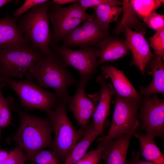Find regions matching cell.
Wrapping results in <instances>:
<instances>
[{
  "instance_id": "cell-1",
  "label": "cell",
  "mask_w": 164,
  "mask_h": 164,
  "mask_svg": "<svg viewBox=\"0 0 164 164\" xmlns=\"http://www.w3.org/2000/svg\"><path fill=\"white\" fill-rule=\"evenodd\" d=\"M67 67L60 56L50 50L26 75V79L36 80L42 87L53 89L56 94L67 104L70 97L68 89L78 83Z\"/></svg>"
},
{
  "instance_id": "cell-2",
  "label": "cell",
  "mask_w": 164,
  "mask_h": 164,
  "mask_svg": "<svg viewBox=\"0 0 164 164\" xmlns=\"http://www.w3.org/2000/svg\"><path fill=\"white\" fill-rule=\"evenodd\" d=\"M20 118L19 126L14 137L16 145L24 152L27 160L45 148H52L53 139L50 123L48 118L31 115L16 109Z\"/></svg>"
},
{
  "instance_id": "cell-3",
  "label": "cell",
  "mask_w": 164,
  "mask_h": 164,
  "mask_svg": "<svg viewBox=\"0 0 164 164\" xmlns=\"http://www.w3.org/2000/svg\"><path fill=\"white\" fill-rule=\"evenodd\" d=\"M52 0L38 5L19 17L17 19L18 27L25 38L33 47L43 55L50 51L51 34L47 12Z\"/></svg>"
},
{
  "instance_id": "cell-4",
  "label": "cell",
  "mask_w": 164,
  "mask_h": 164,
  "mask_svg": "<svg viewBox=\"0 0 164 164\" xmlns=\"http://www.w3.org/2000/svg\"><path fill=\"white\" fill-rule=\"evenodd\" d=\"M66 105L60 102L46 113L54 135L52 151L58 155L60 162H64L84 132V130H77L74 127L67 114Z\"/></svg>"
},
{
  "instance_id": "cell-5",
  "label": "cell",
  "mask_w": 164,
  "mask_h": 164,
  "mask_svg": "<svg viewBox=\"0 0 164 164\" xmlns=\"http://www.w3.org/2000/svg\"><path fill=\"white\" fill-rule=\"evenodd\" d=\"M44 56L32 45L0 50V78L22 79Z\"/></svg>"
},
{
  "instance_id": "cell-6",
  "label": "cell",
  "mask_w": 164,
  "mask_h": 164,
  "mask_svg": "<svg viewBox=\"0 0 164 164\" xmlns=\"http://www.w3.org/2000/svg\"><path fill=\"white\" fill-rule=\"evenodd\" d=\"M115 106L110 127L108 134L98 138L97 147L104 146L107 143L130 132L141 124L138 119V112L142 100L125 98L115 92Z\"/></svg>"
},
{
  "instance_id": "cell-7",
  "label": "cell",
  "mask_w": 164,
  "mask_h": 164,
  "mask_svg": "<svg viewBox=\"0 0 164 164\" xmlns=\"http://www.w3.org/2000/svg\"><path fill=\"white\" fill-rule=\"evenodd\" d=\"M3 79L17 94L21 104L26 109L41 110L47 113L56 104L63 102L55 93L44 89L33 81Z\"/></svg>"
},
{
  "instance_id": "cell-8",
  "label": "cell",
  "mask_w": 164,
  "mask_h": 164,
  "mask_svg": "<svg viewBox=\"0 0 164 164\" xmlns=\"http://www.w3.org/2000/svg\"><path fill=\"white\" fill-rule=\"evenodd\" d=\"M47 12L53 30L50 44L55 45L63 41L70 32L92 15L82 10L75 2L65 7L52 3Z\"/></svg>"
},
{
  "instance_id": "cell-9",
  "label": "cell",
  "mask_w": 164,
  "mask_h": 164,
  "mask_svg": "<svg viewBox=\"0 0 164 164\" xmlns=\"http://www.w3.org/2000/svg\"><path fill=\"white\" fill-rule=\"evenodd\" d=\"M51 45L66 65L75 68L80 77L89 79L93 77L99 65L97 60L100 55L99 49L91 47L74 50L62 46Z\"/></svg>"
},
{
  "instance_id": "cell-10",
  "label": "cell",
  "mask_w": 164,
  "mask_h": 164,
  "mask_svg": "<svg viewBox=\"0 0 164 164\" xmlns=\"http://www.w3.org/2000/svg\"><path fill=\"white\" fill-rule=\"evenodd\" d=\"M138 117L141 120L139 128L146 135L154 139L163 138L164 132V101L156 94L142 100Z\"/></svg>"
},
{
  "instance_id": "cell-11",
  "label": "cell",
  "mask_w": 164,
  "mask_h": 164,
  "mask_svg": "<svg viewBox=\"0 0 164 164\" xmlns=\"http://www.w3.org/2000/svg\"><path fill=\"white\" fill-rule=\"evenodd\" d=\"M89 79L80 77L76 92L70 96L67 104L80 129L84 130L95 112L99 100L98 92L86 95V84Z\"/></svg>"
},
{
  "instance_id": "cell-12",
  "label": "cell",
  "mask_w": 164,
  "mask_h": 164,
  "mask_svg": "<svg viewBox=\"0 0 164 164\" xmlns=\"http://www.w3.org/2000/svg\"><path fill=\"white\" fill-rule=\"evenodd\" d=\"M109 31L98 23L94 13L82 25L78 26L66 35L62 46L67 48L76 46L81 48L93 47L97 45L108 35Z\"/></svg>"
},
{
  "instance_id": "cell-13",
  "label": "cell",
  "mask_w": 164,
  "mask_h": 164,
  "mask_svg": "<svg viewBox=\"0 0 164 164\" xmlns=\"http://www.w3.org/2000/svg\"><path fill=\"white\" fill-rule=\"evenodd\" d=\"M125 30V40L132 55L131 64L136 66L144 75L146 66L153 56L145 37L146 31H133L127 27Z\"/></svg>"
},
{
  "instance_id": "cell-14",
  "label": "cell",
  "mask_w": 164,
  "mask_h": 164,
  "mask_svg": "<svg viewBox=\"0 0 164 164\" xmlns=\"http://www.w3.org/2000/svg\"><path fill=\"white\" fill-rule=\"evenodd\" d=\"M140 125L135 127L130 132L112 140L104 146L101 158L105 164H126V157L130 139Z\"/></svg>"
},
{
  "instance_id": "cell-15",
  "label": "cell",
  "mask_w": 164,
  "mask_h": 164,
  "mask_svg": "<svg viewBox=\"0 0 164 164\" xmlns=\"http://www.w3.org/2000/svg\"><path fill=\"white\" fill-rule=\"evenodd\" d=\"M96 81L100 85L98 92L99 100L96 110L93 116L94 124L100 134L103 131L105 120L109 114L111 99L115 95L114 90L112 85L107 82L102 75L96 78Z\"/></svg>"
},
{
  "instance_id": "cell-16",
  "label": "cell",
  "mask_w": 164,
  "mask_h": 164,
  "mask_svg": "<svg viewBox=\"0 0 164 164\" xmlns=\"http://www.w3.org/2000/svg\"><path fill=\"white\" fill-rule=\"evenodd\" d=\"M32 45L24 37L17 25V20L7 14L0 19V50L14 46Z\"/></svg>"
},
{
  "instance_id": "cell-17",
  "label": "cell",
  "mask_w": 164,
  "mask_h": 164,
  "mask_svg": "<svg viewBox=\"0 0 164 164\" xmlns=\"http://www.w3.org/2000/svg\"><path fill=\"white\" fill-rule=\"evenodd\" d=\"M102 76L106 79H110L115 92L125 98L139 100L141 98L134 87L125 75L123 70L115 67L106 65L101 67Z\"/></svg>"
},
{
  "instance_id": "cell-18",
  "label": "cell",
  "mask_w": 164,
  "mask_h": 164,
  "mask_svg": "<svg viewBox=\"0 0 164 164\" xmlns=\"http://www.w3.org/2000/svg\"><path fill=\"white\" fill-rule=\"evenodd\" d=\"M153 54L152 59L147 64L145 69L148 75H152L150 84L146 87H141V94L148 97L152 94L164 93V65L162 58Z\"/></svg>"
},
{
  "instance_id": "cell-19",
  "label": "cell",
  "mask_w": 164,
  "mask_h": 164,
  "mask_svg": "<svg viewBox=\"0 0 164 164\" xmlns=\"http://www.w3.org/2000/svg\"><path fill=\"white\" fill-rule=\"evenodd\" d=\"M100 55L99 64L118 60L128 54L129 49L125 40L109 35L98 43Z\"/></svg>"
},
{
  "instance_id": "cell-20",
  "label": "cell",
  "mask_w": 164,
  "mask_h": 164,
  "mask_svg": "<svg viewBox=\"0 0 164 164\" xmlns=\"http://www.w3.org/2000/svg\"><path fill=\"white\" fill-rule=\"evenodd\" d=\"M100 135L93 121H90L84 130L82 137L73 147L64 164H75L86 154L91 145Z\"/></svg>"
},
{
  "instance_id": "cell-21",
  "label": "cell",
  "mask_w": 164,
  "mask_h": 164,
  "mask_svg": "<svg viewBox=\"0 0 164 164\" xmlns=\"http://www.w3.org/2000/svg\"><path fill=\"white\" fill-rule=\"evenodd\" d=\"M122 2L121 19L118 23L113 33L115 35L121 32L125 33V28L126 27L131 29H134L135 31H146L147 26L144 23L140 21L137 18L131 0H123Z\"/></svg>"
},
{
  "instance_id": "cell-22",
  "label": "cell",
  "mask_w": 164,
  "mask_h": 164,
  "mask_svg": "<svg viewBox=\"0 0 164 164\" xmlns=\"http://www.w3.org/2000/svg\"><path fill=\"white\" fill-rule=\"evenodd\" d=\"M133 135L139 141L140 155L146 161L155 164H164V156L153 138L135 132Z\"/></svg>"
},
{
  "instance_id": "cell-23",
  "label": "cell",
  "mask_w": 164,
  "mask_h": 164,
  "mask_svg": "<svg viewBox=\"0 0 164 164\" xmlns=\"http://www.w3.org/2000/svg\"><path fill=\"white\" fill-rule=\"evenodd\" d=\"M95 11L96 19L105 29L109 30V24L118 22V19L122 13V7L118 5L101 4L92 8Z\"/></svg>"
},
{
  "instance_id": "cell-24",
  "label": "cell",
  "mask_w": 164,
  "mask_h": 164,
  "mask_svg": "<svg viewBox=\"0 0 164 164\" xmlns=\"http://www.w3.org/2000/svg\"><path fill=\"white\" fill-rule=\"evenodd\" d=\"M131 2L135 13L143 19L164 3L163 0H131Z\"/></svg>"
},
{
  "instance_id": "cell-25",
  "label": "cell",
  "mask_w": 164,
  "mask_h": 164,
  "mask_svg": "<svg viewBox=\"0 0 164 164\" xmlns=\"http://www.w3.org/2000/svg\"><path fill=\"white\" fill-rule=\"evenodd\" d=\"M14 107V100L12 97L3 98L0 105V129L11 124V111Z\"/></svg>"
},
{
  "instance_id": "cell-26",
  "label": "cell",
  "mask_w": 164,
  "mask_h": 164,
  "mask_svg": "<svg viewBox=\"0 0 164 164\" xmlns=\"http://www.w3.org/2000/svg\"><path fill=\"white\" fill-rule=\"evenodd\" d=\"M35 164H59L58 155L52 151L42 149L37 153L32 161Z\"/></svg>"
},
{
  "instance_id": "cell-27",
  "label": "cell",
  "mask_w": 164,
  "mask_h": 164,
  "mask_svg": "<svg viewBox=\"0 0 164 164\" xmlns=\"http://www.w3.org/2000/svg\"><path fill=\"white\" fill-rule=\"evenodd\" d=\"M149 47L154 50V54L163 58L164 56V27L156 31L149 39Z\"/></svg>"
},
{
  "instance_id": "cell-28",
  "label": "cell",
  "mask_w": 164,
  "mask_h": 164,
  "mask_svg": "<svg viewBox=\"0 0 164 164\" xmlns=\"http://www.w3.org/2000/svg\"><path fill=\"white\" fill-rule=\"evenodd\" d=\"M143 22L149 28L157 30L164 27V15L153 11L143 19Z\"/></svg>"
},
{
  "instance_id": "cell-29",
  "label": "cell",
  "mask_w": 164,
  "mask_h": 164,
  "mask_svg": "<svg viewBox=\"0 0 164 164\" xmlns=\"http://www.w3.org/2000/svg\"><path fill=\"white\" fill-rule=\"evenodd\" d=\"M27 160L25 153L16 145L14 149L9 152L7 157L0 162V164H24Z\"/></svg>"
},
{
  "instance_id": "cell-30",
  "label": "cell",
  "mask_w": 164,
  "mask_h": 164,
  "mask_svg": "<svg viewBox=\"0 0 164 164\" xmlns=\"http://www.w3.org/2000/svg\"><path fill=\"white\" fill-rule=\"evenodd\" d=\"M77 5L86 12L89 7L92 8L101 4L111 5H122V2L116 0H78L75 2Z\"/></svg>"
},
{
  "instance_id": "cell-31",
  "label": "cell",
  "mask_w": 164,
  "mask_h": 164,
  "mask_svg": "<svg viewBox=\"0 0 164 164\" xmlns=\"http://www.w3.org/2000/svg\"><path fill=\"white\" fill-rule=\"evenodd\" d=\"M104 147V146L91 149L75 164H98Z\"/></svg>"
},
{
  "instance_id": "cell-32",
  "label": "cell",
  "mask_w": 164,
  "mask_h": 164,
  "mask_svg": "<svg viewBox=\"0 0 164 164\" xmlns=\"http://www.w3.org/2000/svg\"><path fill=\"white\" fill-rule=\"evenodd\" d=\"M48 0H26L23 4L13 13V16L17 18L35 6L46 2Z\"/></svg>"
},
{
  "instance_id": "cell-33",
  "label": "cell",
  "mask_w": 164,
  "mask_h": 164,
  "mask_svg": "<svg viewBox=\"0 0 164 164\" xmlns=\"http://www.w3.org/2000/svg\"><path fill=\"white\" fill-rule=\"evenodd\" d=\"M132 158L127 162L126 164H155L153 162L140 159V153L136 151L132 152Z\"/></svg>"
},
{
  "instance_id": "cell-34",
  "label": "cell",
  "mask_w": 164,
  "mask_h": 164,
  "mask_svg": "<svg viewBox=\"0 0 164 164\" xmlns=\"http://www.w3.org/2000/svg\"><path fill=\"white\" fill-rule=\"evenodd\" d=\"M74 0H53L52 3L56 4L58 5H63L75 2Z\"/></svg>"
},
{
  "instance_id": "cell-35",
  "label": "cell",
  "mask_w": 164,
  "mask_h": 164,
  "mask_svg": "<svg viewBox=\"0 0 164 164\" xmlns=\"http://www.w3.org/2000/svg\"><path fill=\"white\" fill-rule=\"evenodd\" d=\"M6 85V83L4 80L0 78V105L4 97L2 93V89Z\"/></svg>"
},
{
  "instance_id": "cell-36",
  "label": "cell",
  "mask_w": 164,
  "mask_h": 164,
  "mask_svg": "<svg viewBox=\"0 0 164 164\" xmlns=\"http://www.w3.org/2000/svg\"><path fill=\"white\" fill-rule=\"evenodd\" d=\"M9 153L5 151H0V162L5 160L7 157Z\"/></svg>"
},
{
  "instance_id": "cell-37",
  "label": "cell",
  "mask_w": 164,
  "mask_h": 164,
  "mask_svg": "<svg viewBox=\"0 0 164 164\" xmlns=\"http://www.w3.org/2000/svg\"><path fill=\"white\" fill-rule=\"evenodd\" d=\"M12 1L11 0H0V8Z\"/></svg>"
},
{
  "instance_id": "cell-38",
  "label": "cell",
  "mask_w": 164,
  "mask_h": 164,
  "mask_svg": "<svg viewBox=\"0 0 164 164\" xmlns=\"http://www.w3.org/2000/svg\"><path fill=\"white\" fill-rule=\"evenodd\" d=\"M0 136H1V130L0 129Z\"/></svg>"
},
{
  "instance_id": "cell-39",
  "label": "cell",
  "mask_w": 164,
  "mask_h": 164,
  "mask_svg": "<svg viewBox=\"0 0 164 164\" xmlns=\"http://www.w3.org/2000/svg\"><path fill=\"white\" fill-rule=\"evenodd\" d=\"M29 164H35L34 163H31Z\"/></svg>"
}]
</instances>
